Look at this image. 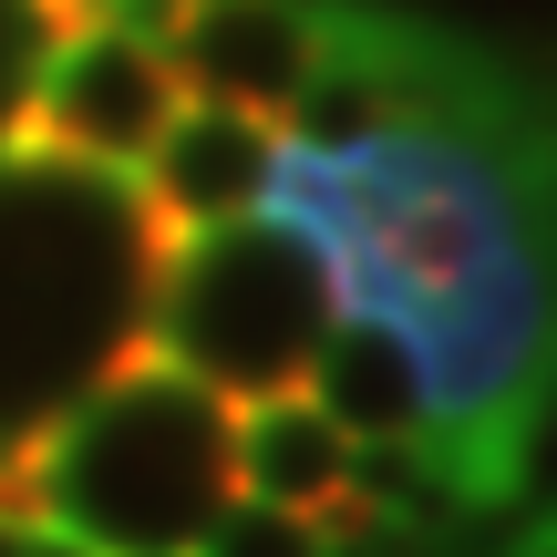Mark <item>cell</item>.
<instances>
[{
	"label": "cell",
	"mask_w": 557,
	"mask_h": 557,
	"mask_svg": "<svg viewBox=\"0 0 557 557\" xmlns=\"http://www.w3.org/2000/svg\"><path fill=\"white\" fill-rule=\"evenodd\" d=\"M259 218L310 248L351 320L413 351V455L465 517H496L557 403V94L455 21L320 0V73Z\"/></svg>",
	"instance_id": "1"
},
{
	"label": "cell",
	"mask_w": 557,
	"mask_h": 557,
	"mask_svg": "<svg viewBox=\"0 0 557 557\" xmlns=\"http://www.w3.org/2000/svg\"><path fill=\"white\" fill-rule=\"evenodd\" d=\"M176 227L135 176L0 145V455L145 351Z\"/></svg>",
	"instance_id": "2"
},
{
	"label": "cell",
	"mask_w": 557,
	"mask_h": 557,
	"mask_svg": "<svg viewBox=\"0 0 557 557\" xmlns=\"http://www.w3.org/2000/svg\"><path fill=\"white\" fill-rule=\"evenodd\" d=\"M238 496V403L135 351L62 423L0 455V527L73 557H197Z\"/></svg>",
	"instance_id": "3"
},
{
	"label": "cell",
	"mask_w": 557,
	"mask_h": 557,
	"mask_svg": "<svg viewBox=\"0 0 557 557\" xmlns=\"http://www.w3.org/2000/svg\"><path fill=\"white\" fill-rule=\"evenodd\" d=\"M341 320L320 259L278 218H227L176 238V259L156 278V331L145 351L176 361L186 382H207L218 403H269L310 382L320 331Z\"/></svg>",
	"instance_id": "4"
},
{
	"label": "cell",
	"mask_w": 557,
	"mask_h": 557,
	"mask_svg": "<svg viewBox=\"0 0 557 557\" xmlns=\"http://www.w3.org/2000/svg\"><path fill=\"white\" fill-rule=\"evenodd\" d=\"M176 103L186 94H176V73H165L156 41L94 21V32H62V41H41V52H32L0 145L73 156V165H103V176H135V165L156 156V135L176 124Z\"/></svg>",
	"instance_id": "5"
},
{
	"label": "cell",
	"mask_w": 557,
	"mask_h": 557,
	"mask_svg": "<svg viewBox=\"0 0 557 557\" xmlns=\"http://www.w3.org/2000/svg\"><path fill=\"white\" fill-rule=\"evenodd\" d=\"M165 73H176V94L289 135L299 94L320 73V0H197L165 32Z\"/></svg>",
	"instance_id": "6"
},
{
	"label": "cell",
	"mask_w": 557,
	"mask_h": 557,
	"mask_svg": "<svg viewBox=\"0 0 557 557\" xmlns=\"http://www.w3.org/2000/svg\"><path fill=\"white\" fill-rule=\"evenodd\" d=\"M269 165H278V124L227 114V103H176V124L156 135V156L135 165V186H145V207H156L176 238H197V227L259 218Z\"/></svg>",
	"instance_id": "7"
},
{
	"label": "cell",
	"mask_w": 557,
	"mask_h": 557,
	"mask_svg": "<svg viewBox=\"0 0 557 557\" xmlns=\"http://www.w3.org/2000/svg\"><path fill=\"white\" fill-rule=\"evenodd\" d=\"M299 393H310L351 444H423V372H413V351H403L382 320H351V310H341L331 331H320Z\"/></svg>",
	"instance_id": "8"
},
{
	"label": "cell",
	"mask_w": 557,
	"mask_h": 557,
	"mask_svg": "<svg viewBox=\"0 0 557 557\" xmlns=\"http://www.w3.org/2000/svg\"><path fill=\"white\" fill-rule=\"evenodd\" d=\"M341 485H351V434H341L310 393L238 403V496L289 506V517H320Z\"/></svg>",
	"instance_id": "9"
},
{
	"label": "cell",
	"mask_w": 557,
	"mask_h": 557,
	"mask_svg": "<svg viewBox=\"0 0 557 557\" xmlns=\"http://www.w3.org/2000/svg\"><path fill=\"white\" fill-rule=\"evenodd\" d=\"M197 557H331L320 547L310 517H289V506H259V496H227L218 527L197 537Z\"/></svg>",
	"instance_id": "10"
},
{
	"label": "cell",
	"mask_w": 557,
	"mask_h": 557,
	"mask_svg": "<svg viewBox=\"0 0 557 557\" xmlns=\"http://www.w3.org/2000/svg\"><path fill=\"white\" fill-rule=\"evenodd\" d=\"M32 52H41L32 11H21V0H0V124H11V94H21V73H32Z\"/></svg>",
	"instance_id": "11"
},
{
	"label": "cell",
	"mask_w": 557,
	"mask_h": 557,
	"mask_svg": "<svg viewBox=\"0 0 557 557\" xmlns=\"http://www.w3.org/2000/svg\"><path fill=\"white\" fill-rule=\"evenodd\" d=\"M0 557H73V547H52V537H21V527H0Z\"/></svg>",
	"instance_id": "12"
}]
</instances>
